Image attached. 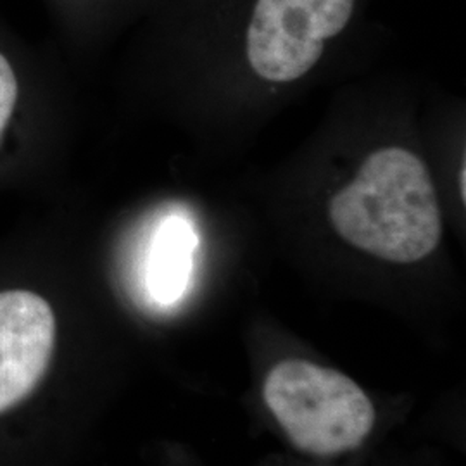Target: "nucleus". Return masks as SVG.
Instances as JSON below:
<instances>
[{"mask_svg": "<svg viewBox=\"0 0 466 466\" xmlns=\"http://www.w3.org/2000/svg\"><path fill=\"white\" fill-rule=\"evenodd\" d=\"M329 215L350 246L398 265L421 261L442 237L429 167L400 147L370 154L354 180L333 196Z\"/></svg>", "mask_w": 466, "mask_h": 466, "instance_id": "obj_1", "label": "nucleus"}, {"mask_svg": "<svg viewBox=\"0 0 466 466\" xmlns=\"http://www.w3.org/2000/svg\"><path fill=\"white\" fill-rule=\"evenodd\" d=\"M263 398L290 442L313 456L356 450L375 425L373 402L358 383L306 360L271 368Z\"/></svg>", "mask_w": 466, "mask_h": 466, "instance_id": "obj_2", "label": "nucleus"}, {"mask_svg": "<svg viewBox=\"0 0 466 466\" xmlns=\"http://www.w3.org/2000/svg\"><path fill=\"white\" fill-rule=\"evenodd\" d=\"M354 0H256L248 30L252 69L268 82L289 84L304 76L340 34Z\"/></svg>", "mask_w": 466, "mask_h": 466, "instance_id": "obj_3", "label": "nucleus"}, {"mask_svg": "<svg viewBox=\"0 0 466 466\" xmlns=\"http://www.w3.org/2000/svg\"><path fill=\"white\" fill-rule=\"evenodd\" d=\"M56 318L28 290L0 292V413L26 398L49 367Z\"/></svg>", "mask_w": 466, "mask_h": 466, "instance_id": "obj_4", "label": "nucleus"}, {"mask_svg": "<svg viewBox=\"0 0 466 466\" xmlns=\"http://www.w3.org/2000/svg\"><path fill=\"white\" fill-rule=\"evenodd\" d=\"M196 246V233L184 218L171 217L163 221L154 235L146 271L152 299L167 306L184 296Z\"/></svg>", "mask_w": 466, "mask_h": 466, "instance_id": "obj_5", "label": "nucleus"}, {"mask_svg": "<svg viewBox=\"0 0 466 466\" xmlns=\"http://www.w3.org/2000/svg\"><path fill=\"white\" fill-rule=\"evenodd\" d=\"M16 100V75L9 65V61L0 54V140L13 117Z\"/></svg>", "mask_w": 466, "mask_h": 466, "instance_id": "obj_6", "label": "nucleus"}, {"mask_svg": "<svg viewBox=\"0 0 466 466\" xmlns=\"http://www.w3.org/2000/svg\"><path fill=\"white\" fill-rule=\"evenodd\" d=\"M465 177H466L465 167H461V198H463V200H465V198H466Z\"/></svg>", "mask_w": 466, "mask_h": 466, "instance_id": "obj_7", "label": "nucleus"}]
</instances>
